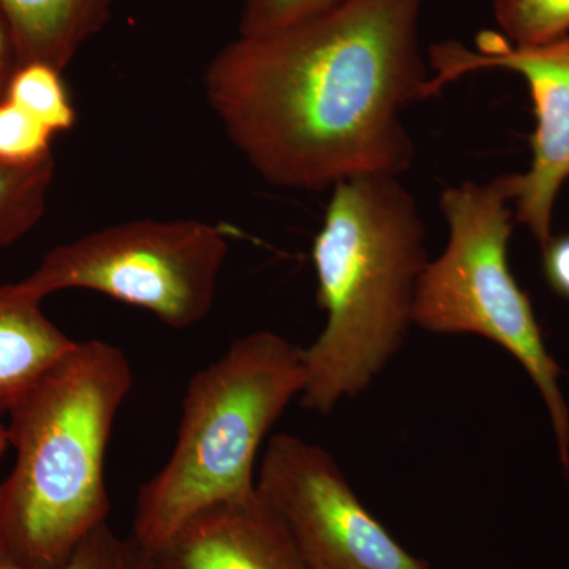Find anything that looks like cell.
<instances>
[{
  "mask_svg": "<svg viewBox=\"0 0 569 569\" xmlns=\"http://www.w3.org/2000/svg\"><path fill=\"white\" fill-rule=\"evenodd\" d=\"M425 0H343L213 56L204 92L247 163L284 189L323 190L362 174L402 176L415 144L403 123L429 99Z\"/></svg>",
  "mask_w": 569,
  "mask_h": 569,
  "instance_id": "6da1fadb",
  "label": "cell"
},
{
  "mask_svg": "<svg viewBox=\"0 0 569 569\" xmlns=\"http://www.w3.org/2000/svg\"><path fill=\"white\" fill-rule=\"evenodd\" d=\"M500 36L530 48L569 36V0H492Z\"/></svg>",
  "mask_w": 569,
  "mask_h": 569,
  "instance_id": "5bb4252c",
  "label": "cell"
},
{
  "mask_svg": "<svg viewBox=\"0 0 569 569\" xmlns=\"http://www.w3.org/2000/svg\"><path fill=\"white\" fill-rule=\"evenodd\" d=\"M429 97L475 71L507 70L526 80L537 126L529 168L516 174L515 217L545 247L553 236L557 198L569 181V36L530 48L512 47L490 32L478 37L473 50L441 41L429 50Z\"/></svg>",
  "mask_w": 569,
  "mask_h": 569,
  "instance_id": "ba28073f",
  "label": "cell"
},
{
  "mask_svg": "<svg viewBox=\"0 0 569 569\" xmlns=\"http://www.w3.org/2000/svg\"><path fill=\"white\" fill-rule=\"evenodd\" d=\"M257 492L309 569H429L370 515L335 458L316 443L291 433L269 438Z\"/></svg>",
  "mask_w": 569,
  "mask_h": 569,
  "instance_id": "52a82bcc",
  "label": "cell"
},
{
  "mask_svg": "<svg viewBox=\"0 0 569 569\" xmlns=\"http://www.w3.org/2000/svg\"><path fill=\"white\" fill-rule=\"evenodd\" d=\"M18 69L17 51L9 28L0 14V100L6 99L11 74Z\"/></svg>",
  "mask_w": 569,
  "mask_h": 569,
  "instance_id": "d6986e66",
  "label": "cell"
},
{
  "mask_svg": "<svg viewBox=\"0 0 569 569\" xmlns=\"http://www.w3.org/2000/svg\"><path fill=\"white\" fill-rule=\"evenodd\" d=\"M114 0H0L18 66L48 63L66 70L78 51L103 31Z\"/></svg>",
  "mask_w": 569,
  "mask_h": 569,
  "instance_id": "8fae6325",
  "label": "cell"
},
{
  "mask_svg": "<svg viewBox=\"0 0 569 569\" xmlns=\"http://www.w3.org/2000/svg\"><path fill=\"white\" fill-rule=\"evenodd\" d=\"M515 197L516 174L443 190L448 244L419 279L413 320L433 335L481 336L508 351L541 392L568 470L569 410L560 367L545 346L529 296L509 268Z\"/></svg>",
  "mask_w": 569,
  "mask_h": 569,
  "instance_id": "5b68a950",
  "label": "cell"
},
{
  "mask_svg": "<svg viewBox=\"0 0 569 569\" xmlns=\"http://www.w3.org/2000/svg\"><path fill=\"white\" fill-rule=\"evenodd\" d=\"M343 0H241L239 33L264 36L317 17Z\"/></svg>",
  "mask_w": 569,
  "mask_h": 569,
  "instance_id": "e0dca14e",
  "label": "cell"
},
{
  "mask_svg": "<svg viewBox=\"0 0 569 569\" xmlns=\"http://www.w3.org/2000/svg\"><path fill=\"white\" fill-rule=\"evenodd\" d=\"M542 271L549 287L569 301V234L552 236L542 247Z\"/></svg>",
  "mask_w": 569,
  "mask_h": 569,
  "instance_id": "ac0fdd59",
  "label": "cell"
},
{
  "mask_svg": "<svg viewBox=\"0 0 569 569\" xmlns=\"http://www.w3.org/2000/svg\"><path fill=\"white\" fill-rule=\"evenodd\" d=\"M54 133L9 99L0 100V162L32 164L52 156Z\"/></svg>",
  "mask_w": 569,
  "mask_h": 569,
  "instance_id": "2e32d148",
  "label": "cell"
},
{
  "mask_svg": "<svg viewBox=\"0 0 569 569\" xmlns=\"http://www.w3.org/2000/svg\"><path fill=\"white\" fill-rule=\"evenodd\" d=\"M402 176L336 183L313 239L323 331L302 350V407L328 415L372 385L415 325L427 263L426 224Z\"/></svg>",
  "mask_w": 569,
  "mask_h": 569,
  "instance_id": "3957f363",
  "label": "cell"
},
{
  "mask_svg": "<svg viewBox=\"0 0 569 569\" xmlns=\"http://www.w3.org/2000/svg\"><path fill=\"white\" fill-rule=\"evenodd\" d=\"M305 387L301 348L272 331L234 340L198 370L173 451L138 490L130 537L153 552L203 509L257 496L261 445Z\"/></svg>",
  "mask_w": 569,
  "mask_h": 569,
  "instance_id": "277c9868",
  "label": "cell"
},
{
  "mask_svg": "<svg viewBox=\"0 0 569 569\" xmlns=\"http://www.w3.org/2000/svg\"><path fill=\"white\" fill-rule=\"evenodd\" d=\"M6 99L43 123L52 133L67 132L77 122L62 71L48 63H21L11 74Z\"/></svg>",
  "mask_w": 569,
  "mask_h": 569,
  "instance_id": "4fadbf2b",
  "label": "cell"
},
{
  "mask_svg": "<svg viewBox=\"0 0 569 569\" xmlns=\"http://www.w3.org/2000/svg\"><path fill=\"white\" fill-rule=\"evenodd\" d=\"M54 157L32 164L0 162V249L40 222L54 179Z\"/></svg>",
  "mask_w": 569,
  "mask_h": 569,
  "instance_id": "7c38bea8",
  "label": "cell"
},
{
  "mask_svg": "<svg viewBox=\"0 0 569 569\" xmlns=\"http://www.w3.org/2000/svg\"><path fill=\"white\" fill-rule=\"evenodd\" d=\"M70 339L17 282L0 287V418L69 353Z\"/></svg>",
  "mask_w": 569,
  "mask_h": 569,
  "instance_id": "30bf717a",
  "label": "cell"
},
{
  "mask_svg": "<svg viewBox=\"0 0 569 569\" xmlns=\"http://www.w3.org/2000/svg\"><path fill=\"white\" fill-rule=\"evenodd\" d=\"M228 250L212 223L132 220L54 247L17 284L40 301L58 291H96L187 329L211 312Z\"/></svg>",
  "mask_w": 569,
  "mask_h": 569,
  "instance_id": "8992f818",
  "label": "cell"
},
{
  "mask_svg": "<svg viewBox=\"0 0 569 569\" xmlns=\"http://www.w3.org/2000/svg\"><path fill=\"white\" fill-rule=\"evenodd\" d=\"M0 569L29 568L0 561ZM54 569H152V565L148 550L132 537H119L110 523L104 522L81 542L66 563Z\"/></svg>",
  "mask_w": 569,
  "mask_h": 569,
  "instance_id": "9a60e30c",
  "label": "cell"
},
{
  "mask_svg": "<svg viewBox=\"0 0 569 569\" xmlns=\"http://www.w3.org/2000/svg\"><path fill=\"white\" fill-rule=\"evenodd\" d=\"M10 449L9 437H7L6 426H0V462H2L3 456Z\"/></svg>",
  "mask_w": 569,
  "mask_h": 569,
  "instance_id": "ffe728a7",
  "label": "cell"
},
{
  "mask_svg": "<svg viewBox=\"0 0 569 569\" xmlns=\"http://www.w3.org/2000/svg\"><path fill=\"white\" fill-rule=\"evenodd\" d=\"M132 385L121 348L82 340L10 411L14 463L0 482L2 563L59 568L108 522L104 459Z\"/></svg>",
  "mask_w": 569,
  "mask_h": 569,
  "instance_id": "7a4b0ae2",
  "label": "cell"
},
{
  "mask_svg": "<svg viewBox=\"0 0 569 569\" xmlns=\"http://www.w3.org/2000/svg\"><path fill=\"white\" fill-rule=\"evenodd\" d=\"M148 553L152 569H309L282 519L258 492L203 509Z\"/></svg>",
  "mask_w": 569,
  "mask_h": 569,
  "instance_id": "9c48e42d",
  "label": "cell"
}]
</instances>
